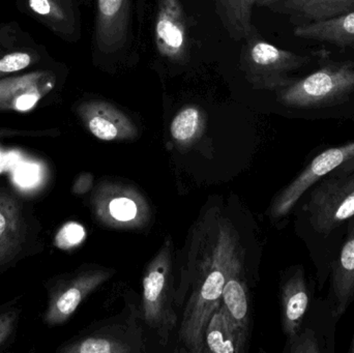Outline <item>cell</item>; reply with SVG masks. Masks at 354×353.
Wrapping results in <instances>:
<instances>
[{"label":"cell","instance_id":"6da1fadb","mask_svg":"<svg viewBox=\"0 0 354 353\" xmlns=\"http://www.w3.org/2000/svg\"><path fill=\"white\" fill-rule=\"evenodd\" d=\"M187 271L176 303L191 289L185 302L178 340L185 352H206L205 331L212 313L222 303V292L232 267L245 258L234 226L216 207L208 209L189 236Z\"/></svg>","mask_w":354,"mask_h":353},{"label":"cell","instance_id":"7a4b0ae2","mask_svg":"<svg viewBox=\"0 0 354 353\" xmlns=\"http://www.w3.org/2000/svg\"><path fill=\"white\" fill-rule=\"evenodd\" d=\"M293 209L297 232L309 250L322 292L354 218V170L324 176L301 195Z\"/></svg>","mask_w":354,"mask_h":353},{"label":"cell","instance_id":"3957f363","mask_svg":"<svg viewBox=\"0 0 354 353\" xmlns=\"http://www.w3.org/2000/svg\"><path fill=\"white\" fill-rule=\"evenodd\" d=\"M142 286L143 318L149 329L159 336L162 345L166 346L177 325L171 238H166L147 265Z\"/></svg>","mask_w":354,"mask_h":353},{"label":"cell","instance_id":"277c9868","mask_svg":"<svg viewBox=\"0 0 354 353\" xmlns=\"http://www.w3.org/2000/svg\"><path fill=\"white\" fill-rule=\"evenodd\" d=\"M93 217L104 227L115 230L145 229L153 211L137 187L122 180H102L91 198Z\"/></svg>","mask_w":354,"mask_h":353},{"label":"cell","instance_id":"5b68a950","mask_svg":"<svg viewBox=\"0 0 354 353\" xmlns=\"http://www.w3.org/2000/svg\"><path fill=\"white\" fill-rule=\"evenodd\" d=\"M354 91V66L332 64L278 90V99L295 109H320L339 105Z\"/></svg>","mask_w":354,"mask_h":353},{"label":"cell","instance_id":"8992f818","mask_svg":"<svg viewBox=\"0 0 354 353\" xmlns=\"http://www.w3.org/2000/svg\"><path fill=\"white\" fill-rule=\"evenodd\" d=\"M309 61L306 56L281 49L268 41L249 45L243 53L241 66L249 82L257 88L280 90L295 82L291 73Z\"/></svg>","mask_w":354,"mask_h":353},{"label":"cell","instance_id":"52a82bcc","mask_svg":"<svg viewBox=\"0 0 354 353\" xmlns=\"http://www.w3.org/2000/svg\"><path fill=\"white\" fill-rule=\"evenodd\" d=\"M57 85V73L45 66L3 77L0 79V111H30L51 97Z\"/></svg>","mask_w":354,"mask_h":353},{"label":"cell","instance_id":"ba28073f","mask_svg":"<svg viewBox=\"0 0 354 353\" xmlns=\"http://www.w3.org/2000/svg\"><path fill=\"white\" fill-rule=\"evenodd\" d=\"M354 158V141L330 147L316 155L299 175L274 197L270 209L272 219L281 220L295 209L301 195L318 180L338 169Z\"/></svg>","mask_w":354,"mask_h":353},{"label":"cell","instance_id":"9c48e42d","mask_svg":"<svg viewBox=\"0 0 354 353\" xmlns=\"http://www.w3.org/2000/svg\"><path fill=\"white\" fill-rule=\"evenodd\" d=\"M339 319L326 298H314L295 335L287 339L288 353H334Z\"/></svg>","mask_w":354,"mask_h":353},{"label":"cell","instance_id":"30bf717a","mask_svg":"<svg viewBox=\"0 0 354 353\" xmlns=\"http://www.w3.org/2000/svg\"><path fill=\"white\" fill-rule=\"evenodd\" d=\"M114 274V269L95 267L73 276L52 298L46 313V321L49 325L66 323L76 312L81 303Z\"/></svg>","mask_w":354,"mask_h":353},{"label":"cell","instance_id":"8fae6325","mask_svg":"<svg viewBox=\"0 0 354 353\" xmlns=\"http://www.w3.org/2000/svg\"><path fill=\"white\" fill-rule=\"evenodd\" d=\"M145 350L142 331L136 321H112L91 335L64 346L66 353H136Z\"/></svg>","mask_w":354,"mask_h":353},{"label":"cell","instance_id":"7c38bea8","mask_svg":"<svg viewBox=\"0 0 354 353\" xmlns=\"http://www.w3.org/2000/svg\"><path fill=\"white\" fill-rule=\"evenodd\" d=\"M77 114L88 132L99 140L130 141L138 137V128L130 116L108 102H82L77 107Z\"/></svg>","mask_w":354,"mask_h":353},{"label":"cell","instance_id":"4fadbf2b","mask_svg":"<svg viewBox=\"0 0 354 353\" xmlns=\"http://www.w3.org/2000/svg\"><path fill=\"white\" fill-rule=\"evenodd\" d=\"M282 327L287 339L297 334L309 311L313 285L301 265L287 269L280 288Z\"/></svg>","mask_w":354,"mask_h":353},{"label":"cell","instance_id":"5bb4252c","mask_svg":"<svg viewBox=\"0 0 354 353\" xmlns=\"http://www.w3.org/2000/svg\"><path fill=\"white\" fill-rule=\"evenodd\" d=\"M326 300L340 321L354 302V218L330 267Z\"/></svg>","mask_w":354,"mask_h":353},{"label":"cell","instance_id":"9a60e30c","mask_svg":"<svg viewBox=\"0 0 354 353\" xmlns=\"http://www.w3.org/2000/svg\"><path fill=\"white\" fill-rule=\"evenodd\" d=\"M158 51L171 61H181L187 53V22L179 0H160L155 24Z\"/></svg>","mask_w":354,"mask_h":353},{"label":"cell","instance_id":"2e32d148","mask_svg":"<svg viewBox=\"0 0 354 353\" xmlns=\"http://www.w3.org/2000/svg\"><path fill=\"white\" fill-rule=\"evenodd\" d=\"M130 22V0H97L95 41L103 53L124 47Z\"/></svg>","mask_w":354,"mask_h":353},{"label":"cell","instance_id":"e0dca14e","mask_svg":"<svg viewBox=\"0 0 354 353\" xmlns=\"http://www.w3.org/2000/svg\"><path fill=\"white\" fill-rule=\"evenodd\" d=\"M249 332L241 327L221 303L212 313L205 331L206 352L243 353Z\"/></svg>","mask_w":354,"mask_h":353},{"label":"cell","instance_id":"ac0fdd59","mask_svg":"<svg viewBox=\"0 0 354 353\" xmlns=\"http://www.w3.org/2000/svg\"><path fill=\"white\" fill-rule=\"evenodd\" d=\"M295 35L301 39L354 48V10L334 18L299 25Z\"/></svg>","mask_w":354,"mask_h":353},{"label":"cell","instance_id":"d6986e66","mask_svg":"<svg viewBox=\"0 0 354 353\" xmlns=\"http://www.w3.org/2000/svg\"><path fill=\"white\" fill-rule=\"evenodd\" d=\"M21 10L37 19L56 35L68 37L74 31L75 16L71 0H16Z\"/></svg>","mask_w":354,"mask_h":353},{"label":"cell","instance_id":"ffe728a7","mask_svg":"<svg viewBox=\"0 0 354 353\" xmlns=\"http://www.w3.org/2000/svg\"><path fill=\"white\" fill-rule=\"evenodd\" d=\"M245 260L241 259L229 274L222 292V303L232 318L245 331H250L251 311L250 292L245 278Z\"/></svg>","mask_w":354,"mask_h":353},{"label":"cell","instance_id":"44dd1931","mask_svg":"<svg viewBox=\"0 0 354 353\" xmlns=\"http://www.w3.org/2000/svg\"><path fill=\"white\" fill-rule=\"evenodd\" d=\"M22 240L18 203L10 195L0 192V267L18 254Z\"/></svg>","mask_w":354,"mask_h":353},{"label":"cell","instance_id":"7402d4cb","mask_svg":"<svg viewBox=\"0 0 354 353\" xmlns=\"http://www.w3.org/2000/svg\"><path fill=\"white\" fill-rule=\"evenodd\" d=\"M258 0H214L223 24L234 39L248 37L252 31V8Z\"/></svg>","mask_w":354,"mask_h":353},{"label":"cell","instance_id":"603a6c76","mask_svg":"<svg viewBox=\"0 0 354 353\" xmlns=\"http://www.w3.org/2000/svg\"><path fill=\"white\" fill-rule=\"evenodd\" d=\"M45 49L37 43L0 51V79L15 73L45 66Z\"/></svg>","mask_w":354,"mask_h":353},{"label":"cell","instance_id":"cb8c5ba5","mask_svg":"<svg viewBox=\"0 0 354 353\" xmlns=\"http://www.w3.org/2000/svg\"><path fill=\"white\" fill-rule=\"evenodd\" d=\"M204 117L196 106H185L174 116L170 124V134L177 144L189 146L202 135Z\"/></svg>","mask_w":354,"mask_h":353},{"label":"cell","instance_id":"d4e9b609","mask_svg":"<svg viewBox=\"0 0 354 353\" xmlns=\"http://www.w3.org/2000/svg\"><path fill=\"white\" fill-rule=\"evenodd\" d=\"M353 10L354 0H322L304 16V19L312 22L334 18Z\"/></svg>","mask_w":354,"mask_h":353},{"label":"cell","instance_id":"484cf974","mask_svg":"<svg viewBox=\"0 0 354 353\" xmlns=\"http://www.w3.org/2000/svg\"><path fill=\"white\" fill-rule=\"evenodd\" d=\"M86 238V231L81 224L68 222L62 226L55 238L56 246L62 250H70L80 246Z\"/></svg>","mask_w":354,"mask_h":353},{"label":"cell","instance_id":"4316f807","mask_svg":"<svg viewBox=\"0 0 354 353\" xmlns=\"http://www.w3.org/2000/svg\"><path fill=\"white\" fill-rule=\"evenodd\" d=\"M32 41H35L21 30L17 23H8L0 26V51L28 45Z\"/></svg>","mask_w":354,"mask_h":353},{"label":"cell","instance_id":"83f0119b","mask_svg":"<svg viewBox=\"0 0 354 353\" xmlns=\"http://www.w3.org/2000/svg\"><path fill=\"white\" fill-rule=\"evenodd\" d=\"M282 1L284 10L297 14L299 18H304V16L322 0H282Z\"/></svg>","mask_w":354,"mask_h":353},{"label":"cell","instance_id":"f1b7e54d","mask_svg":"<svg viewBox=\"0 0 354 353\" xmlns=\"http://www.w3.org/2000/svg\"><path fill=\"white\" fill-rule=\"evenodd\" d=\"M17 315L18 313L15 311H8V312L0 314V345L8 339V336L14 330Z\"/></svg>","mask_w":354,"mask_h":353},{"label":"cell","instance_id":"f546056e","mask_svg":"<svg viewBox=\"0 0 354 353\" xmlns=\"http://www.w3.org/2000/svg\"><path fill=\"white\" fill-rule=\"evenodd\" d=\"M93 187V178L91 173H83L77 178L75 182L74 191L76 194L83 195L85 193L89 192Z\"/></svg>","mask_w":354,"mask_h":353},{"label":"cell","instance_id":"4dcf8cb0","mask_svg":"<svg viewBox=\"0 0 354 353\" xmlns=\"http://www.w3.org/2000/svg\"><path fill=\"white\" fill-rule=\"evenodd\" d=\"M354 170V158L351 159V161L347 162V163L343 164L342 166L338 168V169L335 170V171L342 172V173H348V172L353 171Z\"/></svg>","mask_w":354,"mask_h":353},{"label":"cell","instance_id":"1f68e13d","mask_svg":"<svg viewBox=\"0 0 354 353\" xmlns=\"http://www.w3.org/2000/svg\"><path fill=\"white\" fill-rule=\"evenodd\" d=\"M280 1H282V0H258L257 4H259V6H272V4Z\"/></svg>","mask_w":354,"mask_h":353},{"label":"cell","instance_id":"d6a6232c","mask_svg":"<svg viewBox=\"0 0 354 353\" xmlns=\"http://www.w3.org/2000/svg\"><path fill=\"white\" fill-rule=\"evenodd\" d=\"M349 353H354V334L353 337V341H351V350H349Z\"/></svg>","mask_w":354,"mask_h":353}]
</instances>
